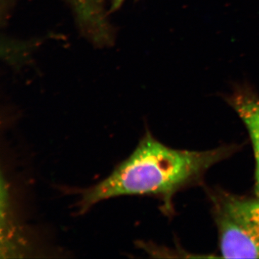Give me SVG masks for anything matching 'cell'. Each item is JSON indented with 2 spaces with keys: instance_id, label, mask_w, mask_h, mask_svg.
<instances>
[{
  "instance_id": "cell-1",
  "label": "cell",
  "mask_w": 259,
  "mask_h": 259,
  "mask_svg": "<svg viewBox=\"0 0 259 259\" xmlns=\"http://www.w3.org/2000/svg\"><path fill=\"white\" fill-rule=\"evenodd\" d=\"M238 150L226 145L207 151L168 147L147 132L128 158L100 183L80 192L79 212L120 196H155L167 214L173 213V199L184 189L200 184L209 168Z\"/></svg>"
},
{
  "instance_id": "cell-4",
  "label": "cell",
  "mask_w": 259,
  "mask_h": 259,
  "mask_svg": "<svg viewBox=\"0 0 259 259\" xmlns=\"http://www.w3.org/2000/svg\"><path fill=\"white\" fill-rule=\"evenodd\" d=\"M123 1L124 0H115V5H114V6H118V5H120Z\"/></svg>"
},
{
  "instance_id": "cell-3",
  "label": "cell",
  "mask_w": 259,
  "mask_h": 259,
  "mask_svg": "<svg viewBox=\"0 0 259 259\" xmlns=\"http://www.w3.org/2000/svg\"><path fill=\"white\" fill-rule=\"evenodd\" d=\"M228 102L243 121L254 153L255 195L259 197V97L248 90H240L228 98Z\"/></svg>"
},
{
  "instance_id": "cell-2",
  "label": "cell",
  "mask_w": 259,
  "mask_h": 259,
  "mask_svg": "<svg viewBox=\"0 0 259 259\" xmlns=\"http://www.w3.org/2000/svg\"><path fill=\"white\" fill-rule=\"evenodd\" d=\"M209 196L223 258H259V197L221 190Z\"/></svg>"
}]
</instances>
